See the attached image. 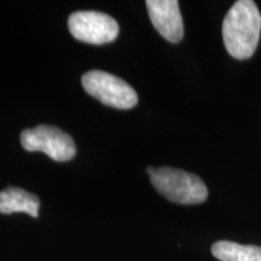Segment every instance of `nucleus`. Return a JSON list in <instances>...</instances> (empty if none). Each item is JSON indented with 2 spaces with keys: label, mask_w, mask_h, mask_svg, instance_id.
I'll return each mask as SVG.
<instances>
[{
  "label": "nucleus",
  "mask_w": 261,
  "mask_h": 261,
  "mask_svg": "<svg viewBox=\"0 0 261 261\" xmlns=\"http://www.w3.org/2000/svg\"><path fill=\"white\" fill-rule=\"evenodd\" d=\"M261 15L253 0H240L228 10L223 22V39L230 56L248 60L259 44Z\"/></svg>",
  "instance_id": "1"
},
{
  "label": "nucleus",
  "mask_w": 261,
  "mask_h": 261,
  "mask_svg": "<svg viewBox=\"0 0 261 261\" xmlns=\"http://www.w3.org/2000/svg\"><path fill=\"white\" fill-rule=\"evenodd\" d=\"M148 173L156 190L171 202L198 204L207 200L208 189L196 174L171 167H149Z\"/></svg>",
  "instance_id": "2"
},
{
  "label": "nucleus",
  "mask_w": 261,
  "mask_h": 261,
  "mask_svg": "<svg viewBox=\"0 0 261 261\" xmlns=\"http://www.w3.org/2000/svg\"><path fill=\"white\" fill-rule=\"evenodd\" d=\"M81 84L87 93L108 107L127 110L138 103L136 91L125 80L107 71H87L81 77Z\"/></svg>",
  "instance_id": "3"
},
{
  "label": "nucleus",
  "mask_w": 261,
  "mask_h": 261,
  "mask_svg": "<svg viewBox=\"0 0 261 261\" xmlns=\"http://www.w3.org/2000/svg\"><path fill=\"white\" fill-rule=\"evenodd\" d=\"M21 144L27 151H40L58 162L69 161L76 154L71 137L57 127L40 125L21 133Z\"/></svg>",
  "instance_id": "4"
},
{
  "label": "nucleus",
  "mask_w": 261,
  "mask_h": 261,
  "mask_svg": "<svg viewBox=\"0 0 261 261\" xmlns=\"http://www.w3.org/2000/svg\"><path fill=\"white\" fill-rule=\"evenodd\" d=\"M70 34L77 40L93 45L112 42L119 34V24L112 16L97 11H77L68 18Z\"/></svg>",
  "instance_id": "5"
},
{
  "label": "nucleus",
  "mask_w": 261,
  "mask_h": 261,
  "mask_svg": "<svg viewBox=\"0 0 261 261\" xmlns=\"http://www.w3.org/2000/svg\"><path fill=\"white\" fill-rule=\"evenodd\" d=\"M149 17L166 40L177 44L184 37V24L177 0H148Z\"/></svg>",
  "instance_id": "6"
},
{
  "label": "nucleus",
  "mask_w": 261,
  "mask_h": 261,
  "mask_svg": "<svg viewBox=\"0 0 261 261\" xmlns=\"http://www.w3.org/2000/svg\"><path fill=\"white\" fill-rule=\"evenodd\" d=\"M40 201L38 196L29 194L23 189L8 188L0 191V213H27L33 218H38Z\"/></svg>",
  "instance_id": "7"
},
{
  "label": "nucleus",
  "mask_w": 261,
  "mask_h": 261,
  "mask_svg": "<svg viewBox=\"0 0 261 261\" xmlns=\"http://www.w3.org/2000/svg\"><path fill=\"white\" fill-rule=\"evenodd\" d=\"M212 254L220 261H261V247L219 241L212 246Z\"/></svg>",
  "instance_id": "8"
}]
</instances>
